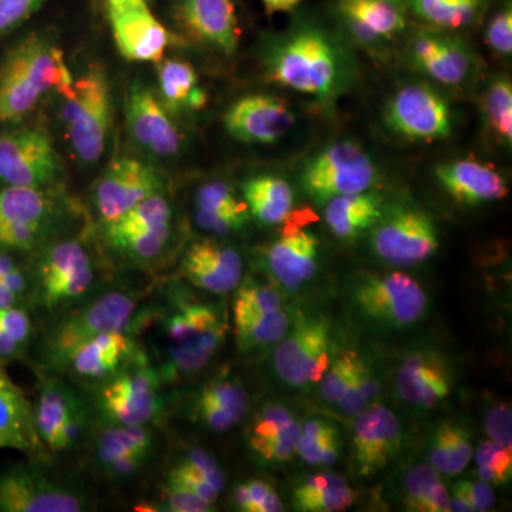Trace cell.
<instances>
[{
  "mask_svg": "<svg viewBox=\"0 0 512 512\" xmlns=\"http://www.w3.org/2000/svg\"><path fill=\"white\" fill-rule=\"evenodd\" d=\"M264 63L269 80L323 104L348 92L355 76L338 37L308 19L274 37L266 46Z\"/></svg>",
  "mask_w": 512,
  "mask_h": 512,
  "instance_id": "obj_1",
  "label": "cell"
},
{
  "mask_svg": "<svg viewBox=\"0 0 512 512\" xmlns=\"http://www.w3.org/2000/svg\"><path fill=\"white\" fill-rule=\"evenodd\" d=\"M167 305L158 309L160 348L156 367L164 383L197 375L214 359L227 336L224 309L171 289Z\"/></svg>",
  "mask_w": 512,
  "mask_h": 512,
  "instance_id": "obj_2",
  "label": "cell"
},
{
  "mask_svg": "<svg viewBox=\"0 0 512 512\" xmlns=\"http://www.w3.org/2000/svg\"><path fill=\"white\" fill-rule=\"evenodd\" d=\"M141 296L128 289H111L63 312L43 336L40 365L49 375L62 372L70 355L97 336L110 332H134L143 325Z\"/></svg>",
  "mask_w": 512,
  "mask_h": 512,
  "instance_id": "obj_3",
  "label": "cell"
},
{
  "mask_svg": "<svg viewBox=\"0 0 512 512\" xmlns=\"http://www.w3.org/2000/svg\"><path fill=\"white\" fill-rule=\"evenodd\" d=\"M73 80L59 47L39 36L23 40L0 64V124L22 120L47 93L62 94Z\"/></svg>",
  "mask_w": 512,
  "mask_h": 512,
  "instance_id": "obj_4",
  "label": "cell"
},
{
  "mask_svg": "<svg viewBox=\"0 0 512 512\" xmlns=\"http://www.w3.org/2000/svg\"><path fill=\"white\" fill-rule=\"evenodd\" d=\"M32 278V302L47 312H66L96 295L99 269L80 239H62L43 249Z\"/></svg>",
  "mask_w": 512,
  "mask_h": 512,
  "instance_id": "obj_5",
  "label": "cell"
},
{
  "mask_svg": "<svg viewBox=\"0 0 512 512\" xmlns=\"http://www.w3.org/2000/svg\"><path fill=\"white\" fill-rule=\"evenodd\" d=\"M163 386L156 365L138 348L119 372L94 386L100 423L150 426L163 413Z\"/></svg>",
  "mask_w": 512,
  "mask_h": 512,
  "instance_id": "obj_6",
  "label": "cell"
},
{
  "mask_svg": "<svg viewBox=\"0 0 512 512\" xmlns=\"http://www.w3.org/2000/svg\"><path fill=\"white\" fill-rule=\"evenodd\" d=\"M63 99L62 121L74 154L83 163H96L109 138L113 103L103 70L92 69L74 79Z\"/></svg>",
  "mask_w": 512,
  "mask_h": 512,
  "instance_id": "obj_7",
  "label": "cell"
},
{
  "mask_svg": "<svg viewBox=\"0 0 512 512\" xmlns=\"http://www.w3.org/2000/svg\"><path fill=\"white\" fill-rule=\"evenodd\" d=\"M377 180L379 173L372 158L353 141H339L323 148L301 173L303 190L318 204L372 190Z\"/></svg>",
  "mask_w": 512,
  "mask_h": 512,
  "instance_id": "obj_8",
  "label": "cell"
},
{
  "mask_svg": "<svg viewBox=\"0 0 512 512\" xmlns=\"http://www.w3.org/2000/svg\"><path fill=\"white\" fill-rule=\"evenodd\" d=\"M60 207L45 188L6 185L0 190V249L33 251L56 231Z\"/></svg>",
  "mask_w": 512,
  "mask_h": 512,
  "instance_id": "obj_9",
  "label": "cell"
},
{
  "mask_svg": "<svg viewBox=\"0 0 512 512\" xmlns=\"http://www.w3.org/2000/svg\"><path fill=\"white\" fill-rule=\"evenodd\" d=\"M352 296L367 319L392 328L419 322L427 308L426 292L416 279L404 272L360 276Z\"/></svg>",
  "mask_w": 512,
  "mask_h": 512,
  "instance_id": "obj_10",
  "label": "cell"
},
{
  "mask_svg": "<svg viewBox=\"0 0 512 512\" xmlns=\"http://www.w3.org/2000/svg\"><path fill=\"white\" fill-rule=\"evenodd\" d=\"M372 244L377 258L393 266L423 264L439 249V232L429 214L410 207L383 212L373 225Z\"/></svg>",
  "mask_w": 512,
  "mask_h": 512,
  "instance_id": "obj_11",
  "label": "cell"
},
{
  "mask_svg": "<svg viewBox=\"0 0 512 512\" xmlns=\"http://www.w3.org/2000/svg\"><path fill=\"white\" fill-rule=\"evenodd\" d=\"M60 175L62 161L46 131L20 128L0 134V183L45 188Z\"/></svg>",
  "mask_w": 512,
  "mask_h": 512,
  "instance_id": "obj_12",
  "label": "cell"
},
{
  "mask_svg": "<svg viewBox=\"0 0 512 512\" xmlns=\"http://www.w3.org/2000/svg\"><path fill=\"white\" fill-rule=\"evenodd\" d=\"M87 495L35 466H18L0 474V512H79Z\"/></svg>",
  "mask_w": 512,
  "mask_h": 512,
  "instance_id": "obj_13",
  "label": "cell"
},
{
  "mask_svg": "<svg viewBox=\"0 0 512 512\" xmlns=\"http://www.w3.org/2000/svg\"><path fill=\"white\" fill-rule=\"evenodd\" d=\"M384 121L400 137L424 143L444 140L453 130L447 101L423 83L400 87L384 109Z\"/></svg>",
  "mask_w": 512,
  "mask_h": 512,
  "instance_id": "obj_14",
  "label": "cell"
},
{
  "mask_svg": "<svg viewBox=\"0 0 512 512\" xmlns=\"http://www.w3.org/2000/svg\"><path fill=\"white\" fill-rule=\"evenodd\" d=\"M161 190L163 180L156 168L137 158H116L94 185V210L101 224H111Z\"/></svg>",
  "mask_w": 512,
  "mask_h": 512,
  "instance_id": "obj_15",
  "label": "cell"
},
{
  "mask_svg": "<svg viewBox=\"0 0 512 512\" xmlns=\"http://www.w3.org/2000/svg\"><path fill=\"white\" fill-rule=\"evenodd\" d=\"M111 32L128 62L160 63L175 37L153 15L147 0H106Z\"/></svg>",
  "mask_w": 512,
  "mask_h": 512,
  "instance_id": "obj_16",
  "label": "cell"
},
{
  "mask_svg": "<svg viewBox=\"0 0 512 512\" xmlns=\"http://www.w3.org/2000/svg\"><path fill=\"white\" fill-rule=\"evenodd\" d=\"M329 367V332L325 322L303 318L274 353V369L289 386L318 383Z\"/></svg>",
  "mask_w": 512,
  "mask_h": 512,
  "instance_id": "obj_17",
  "label": "cell"
},
{
  "mask_svg": "<svg viewBox=\"0 0 512 512\" xmlns=\"http://www.w3.org/2000/svg\"><path fill=\"white\" fill-rule=\"evenodd\" d=\"M127 128L131 138L154 157H173L183 144L180 128L163 101L143 84L131 87L126 101Z\"/></svg>",
  "mask_w": 512,
  "mask_h": 512,
  "instance_id": "obj_18",
  "label": "cell"
},
{
  "mask_svg": "<svg viewBox=\"0 0 512 512\" xmlns=\"http://www.w3.org/2000/svg\"><path fill=\"white\" fill-rule=\"evenodd\" d=\"M295 124L288 104L268 94L241 97L224 114L229 136L247 144H274L284 138Z\"/></svg>",
  "mask_w": 512,
  "mask_h": 512,
  "instance_id": "obj_19",
  "label": "cell"
},
{
  "mask_svg": "<svg viewBox=\"0 0 512 512\" xmlns=\"http://www.w3.org/2000/svg\"><path fill=\"white\" fill-rule=\"evenodd\" d=\"M410 62L434 82L458 86L473 72V56L466 43L448 30L427 28L412 37Z\"/></svg>",
  "mask_w": 512,
  "mask_h": 512,
  "instance_id": "obj_20",
  "label": "cell"
},
{
  "mask_svg": "<svg viewBox=\"0 0 512 512\" xmlns=\"http://www.w3.org/2000/svg\"><path fill=\"white\" fill-rule=\"evenodd\" d=\"M333 12L343 29L367 46L394 39L409 23L404 0H333Z\"/></svg>",
  "mask_w": 512,
  "mask_h": 512,
  "instance_id": "obj_21",
  "label": "cell"
},
{
  "mask_svg": "<svg viewBox=\"0 0 512 512\" xmlns=\"http://www.w3.org/2000/svg\"><path fill=\"white\" fill-rule=\"evenodd\" d=\"M402 450V427L392 410L373 404L357 416L353 429V457L357 470L370 476L382 470Z\"/></svg>",
  "mask_w": 512,
  "mask_h": 512,
  "instance_id": "obj_22",
  "label": "cell"
},
{
  "mask_svg": "<svg viewBox=\"0 0 512 512\" xmlns=\"http://www.w3.org/2000/svg\"><path fill=\"white\" fill-rule=\"evenodd\" d=\"M242 272L244 264L237 249L212 239L194 242L181 261L184 278L195 288L214 295L237 289Z\"/></svg>",
  "mask_w": 512,
  "mask_h": 512,
  "instance_id": "obj_23",
  "label": "cell"
},
{
  "mask_svg": "<svg viewBox=\"0 0 512 512\" xmlns=\"http://www.w3.org/2000/svg\"><path fill=\"white\" fill-rule=\"evenodd\" d=\"M177 19L188 35L231 55L238 49L241 28L234 0H180Z\"/></svg>",
  "mask_w": 512,
  "mask_h": 512,
  "instance_id": "obj_24",
  "label": "cell"
},
{
  "mask_svg": "<svg viewBox=\"0 0 512 512\" xmlns=\"http://www.w3.org/2000/svg\"><path fill=\"white\" fill-rule=\"evenodd\" d=\"M319 241L311 232L292 228L261 254L262 265L275 282L298 289L318 271Z\"/></svg>",
  "mask_w": 512,
  "mask_h": 512,
  "instance_id": "obj_25",
  "label": "cell"
},
{
  "mask_svg": "<svg viewBox=\"0 0 512 512\" xmlns=\"http://www.w3.org/2000/svg\"><path fill=\"white\" fill-rule=\"evenodd\" d=\"M137 349L133 332L103 333L74 350L62 372L97 386L119 372Z\"/></svg>",
  "mask_w": 512,
  "mask_h": 512,
  "instance_id": "obj_26",
  "label": "cell"
},
{
  "mask_svg": "<svg viewBox=\"0 0 512 512\" xmlns=\"http://www.w3.org/2000/svg\"><path fill=\"white\" fill-rule=\"evenodd\" d=\"M301 434L302 424L285 406L269 403L249 423L248 447L265 463H284L296 453Z\"/></svg>",
  "mask_w": 512,
  "mask_h": 512,
  "instance_id": "obj_27",
  "label": "cell"
},
{
  "mask_svg": "<svg viewBox=\"0 0 512 512\" xmlns=\"http://www.w3.org/2000/svg\"><path fill=\"white\" fill-rule=\"evenodd\" d=\"M397 392L404 402L433 407L450 394V370L443 357L431 350H416L404 357L396 377Z\"/></svg>",
  "mask_w": 512,
  "mask_h": 512,
  "instance_id": "obj_28",
  "label": "cell"
},
{
  "mask_svg": "<svg viewBox=\"0 0 512 512\" xmlns=\"http://www.w3.org/2000/svg\"><path fill=\"white\" fill-rule=\"evenodd\" d=\"M434 175L458 204L480 205L501 200L508 194L507 183L497 170L471 158L437 165Z\"/></svg>",
  "mask_w": 512,
  "mask_h": 512,
  "instance_id": "obj_29",
  "label": "cell"
},
{
  "mask_svg": "<svg viewBox=\"0 0 512 512\" xmlns=\"http://www.w3.org/2000/svg\"><path fill=\"white\" fill-rule=\"evenodd\" d=\"M251 400L238 380L217 377L205 383L192 402V419L208 430L224 433L244 421Z\"/></svg>",
  "mask_w": 512,
  "mask_h": 512,
  "instance_id": "obj_30",
  "label": "cell"
},
{
  "mask_svg": "<svg viewBox=\"0 0 512 512\" xmlns=\"http://www.w3.org/2000/svg\"><path fill=\"white\" fill-rule=\"evenodd\" d=\"M0 450L36 454L43 450L35 412L25 392L10 379L0 363Z\"/></svg>",
  "mask_w": 512,
  "mask_h": 512,
  "instance_id": "obj_31",
  "label": "cell"
},
{
  "mask_svg": "<svg viewBox=\"0 0 512 512\" xmlns=\"http://www.w3.org/2000/svg\"><path fill=\"white\" fill-rule=\"evenodd\" d=\"M89 410L72 384L64 382L60 377H47L40 387L36 406H33L37 436L43 448L56 453L64 423Z\"/></svg>",
  "mask_w": 512,
  "mask_h": 512,
  "instance_id": "obj_32",
  "label": "cell"
},
{
  "mask_svg": "<svg viewBox=\"0 0 512 512\" xmlns=\"http://www.w3.org/2000/svg\"><path fill=\"white\" fill-rule=\"evenodd\" d=\"M249 211L234 190L224 181L202 185L195 195V224L218 237L241 231L247 225Z\"/></svg>",
  "mask_w": 512,
  "mask_h": 512,
  "instance_id": "obj_33",
  "label": "cell"
},
{
  "mask_svg": "<svg viewBox=\"0 0 512 512\" xmlns=\"http://www.w3.org/2000/svg\"><path fill=\"white\" fill-rule=\"evenodd\" d=\"M383 198L369 190L326 202L325 220L338 238L353 239L372 228L383 215Z\"/></svg>",
  "mask_w": 512,
  "mask_h": 512,
  "instance_id": "obj_34",
  "label": "cell"
},
{
  "mask_svg": "<svg viewBox=\"0 0 512 512\" xmlns=\"http://www.w3.org/2000/svg\"><path fill=\"white\" fill-rule=\"evenodd\" d=\"M245 205L259 224L271 227L284 222L293 208L291 185L275 175H256L242 183Z\"/></svg>",
  "mask_w": 512,
  "mask_h": 512,
  "instance_id": "obj_35",
  "label": "cell"
},
{
  "mask_svg": "<svg viewBox=\"0 0 512 512\" xmlns=\"http://www.w3.org/2000/svg\"><path fill=\"white\" fill-rule=\"evenodd\" d=\"M156 436L150 426H123V424L100 423L94 437V463L100 468L128 456L151 457Z\"/></svg>",
  "mask_w": 512,
  "mask_h": 512,
  "instance_id": "obj_36",
  "label": "cell"
},
{
  "mask_svg": "<svg viewBox=\"0 0 512 512\" xmlns=\"http://www.w3.org/2000/svg\"><path fill=\"white\" fill-rule=\"evenodd\" d=\"M160 99L170 113L200 110L207 104V93L198 84V74L184 60H161L158 64Z\"/></svg>",
  "mask_w": 512,
  "mask_h": 512,
  "instance_id": "obj_37",
  "label": "cell"
},
{
  "mask_svg": "<svg viewBox=\"0 0 512 512\" xmlns=\"http://www.w3.org/2000/svg\"><path fill=\"white\" fill-rule=\"evenodd\" d=\"M356 493L345 478L319 473L306 478L293 491L296 510L305 512H339L355 503Z\"/></svg>",
  "mask_w": 512,
  "mask_h": 512,
  "instance_id": "obj_38",
  "label": "cell"
},
{
  "mask_svg": "<svg viewBox=\"0 0 512 512\" xmlns=\"http://www.w3.org/2000/svg\"><path fill=\"white\" fill-rule=\"evenodd\" d=\"M487 0H404L409 13L430 28L464 29L476 22Z\"/></svg>",
  "mask_w": 512,
  "mask_h": 512,
  "instance_id": "obj_39",
  "label": "cell"
},
{
  "mask_svg": "<svg viewBox=\"0 0 512 512\" xmlns=\"http://www.w3.org/2000/svg\"><path fill=\"white\" fill-rule=\"evenodd\" d=\"M429 458L437 471L450 476L460 474L473 458L470 434L464 427L450 421L440 423L430 437Z\"/></svg>",
  "mask_w": 512,
  "mask_h": 512,
  "instance_id": "obj_40",
  "label": "cell"
},
{
  "mask_svg": "<svg viewBox=\"0 0 512 512\" xmlns=\"http://www.w3.org/2000/svg\"><path fill=\"white\" fill-rule=\"evenodd\" d=\"M235 335L242 352L265 348L285 338L288 315L282 309L272 312L234 311Z\"/></svg>",
  "mask_w": 512,
  "mask_h": 512,
  "instance_id": "obj_41",
  "label": "cell"
},
{
  "mask_svg": "<svg viewBox=\"0 0 512 512\" xmlns=\"http://www.w3.org/2000/svg\"><path fill=\"white\" fill-rule=\"evenodd\" d=\"M451 497L439 471L433 466L420 464L412 468L404 478V505L410 511L448 512Z\"/></svg>",
  "mask_w": 512,
  "mask_h": 512,
  "instance_id": "obj_42",
  "label": "cell"
},
{
  "mask_svg": "<svg viewBox=\"0 0 512 512\" xmlns=\"http://www.w3.org/2000/svg\"><path fill=\"white\" fill-rule=\"evenodd\" d=\"M171 239H173V225L170 222V224L144 229L134 234L106 238V242L114 252L124 256L128 261L148 265L153 264L165 254Z\"/></svg>",
  "mask_w": 512,
  "mask_h": 512,
  "instance_id": "obj_43",
  "label": "cell"
},
{
  "mask_svg": "<svg viewBox=\"0 0 512 512\" xmlns=\"http://www.w3.org/2000/svg\"><path fill=\"white\" fill-rule=\"evenodd\" d=\"M171 221H173V208L160 192L131 208L119 220L104 225V237L114 238L134 234L144 229L170 224Z\"/></svg>",
  "mask_w": 512,
  "mask_h": 512,
  "instance_id": "obj_44",
  "label": "cell"
},
{
  "mask_svg": "<svg viewBox=\"0 0 512 512\" xmlns=\"http://www.w3.org/2000/svg\"><path fill=\"white\" fill-rule=\"evenodd\" d=\"M296 453L309 466H332L339 457L338 431L325 421H308L302 427Z\"/></svg>",
  "mask_w": 512,
  "mask_h": 512,
  "instance_id": "obj_45",
  "label": "cell"
},
{
  "mask_svg": "<svg viewBox=\"0 0 512 512\" xmlns=\"http://www.w3.org/2000/svg\"><path fill=\"white\" fill-rule=\"evenodd\" d=\"M484 116L488 126L505 144L512 143V84L508 77H495L484 94Z\"/></svg>",
  "mask_w": 512,
  "mask_h": 512,
  "instance_id": "obj_46",
  "label": "cell"
},
{
  "mask_svg": "<svg viewBox=\"0 0 512 512\" xmlns=\"http://www.w3.org/2000/svg\"><path fill=\"white\" fill-rule=\"evenodd\" d=\"M32 302V278L23 266L0 249V308Z\"/></svg>",
  "mask_w": 512,
  "mask_h": 512,
  "instance_id": "obj_47",
  "label": "cell"
},
{
  "mask_svg": "<svg viewBox=\"0 0 512 512\" xmlns=\"http://www.w3.org/2000/svg\"><path fill=\"white\" fill-rule=\"evenodd\" d=\"M478 476L485 483L505 485L512 476V451L494 440H485L477 448Z\"/></svg>",
  "mask_w": 512,
  "mask_h": 512,
  "instance_id": "obj_48",
  "label": "cell"
},
{
  "mask_svg": "<svg viewBox=\"0 0 512 512\" xmlns=\"http://www.w3.org/2000/svg\"><path fill=\"white\" fill-rule=\"evenodd\" d=\"M379 383L366 363L357 356L355 372H353L352 382H350L345 396L339 402L340 409L348 416H359L365 412L369 403L376 400L379 396Z\"/></svg>",
  "mask_w": 512,
  "mask_h": 512,
  "instance_id": "obj_49",
  "label": "cell"
},
{
  "mask_svg": "<svg viewBox=\"0 0 512 512\" xmlns=\"http://www.w3.org/2000/svg\"><path fill=\"white\" fill-rule=\"evenodd\" d=\"M171 467L185 471L191 476L202 478V480L212 485L218 493H221L225 484H227V477H225L224 470H222L218 461L202 448L185 450L184 453L175 458Z\"/></svg>",
  "mask_w": 512,
  "mask_h": 512,
  "instance_id": "obj_50",
  "label": "cell"
},
{
  "mask_svg": "<svg viewBox=\"0 0 512 512\" xmlns=\"http://www.w3.org/2000/svg\"><path fill=\"white\" fill-rule=\"evenodd\" d=\"M237 288L234 311L272 312L282 309L281 295L264 282L247 278L244 282H239Z\"/></svg>",
  "mask_w": 512,
  "mask_h": 512,
  "instance_id": "obj_51",
  "label": "cell"
},
{
  "mask_svg": "<svg viewBox=\"0 0 512 512\" xmlns=\"http://www.w3.org/2000/svg\"><path fill=\"white\" fill-rule=\"evenodd\" d=\"M234 503L238 510L245 512L284 511V504L279 500L274 487L262 480L239 484L234 491Z\"/></svg>",
  "mask_w": 512,
  "mask_h": 512,
  "instance_id": "obj_52",
  "label": "cell"
},
{
  "mask_svg": "<svg viewBox=\"0 0 512 512\" xmlns=\"http://www.w3.org/2000/svg\"><path fill=\"white\" fill-rule=\"evenodd\" d=\"M211 504L205 503L197 495L175 487V485L163 484V491L158 495L156 504L141 505L140 511H167V512H208Z\"/></svg>",
  "mask_w": 512,
  "mask_h": 512,
  "instance_id": "obj_53",
  "label": "cell"
},
{
  "mask_svg": "<svg viewBox=\"0 0 512 512\" xmlns=\"http://www.w3.org/2000/svg\"><path fill=\"white\" fill-rule=\"evenodd\" d=\"M357 356L355 353H343L342 356L328 367L322 382V396L326 402L339 404L342 397L345 396L350 382H352L353 372H355Z\"/></svg>",
  "mask_w": 512,
  "mask_h": 512,
  "instance_id": "obj_54",
  "label": "cell"
},
{
  "mask_svg": "<svg viewBox=\"0 0 512 512\" xmlns=\"http://www.w3.org/2000/svg\"><path fill=\"white\" fill-rule=\"evenodd\" d=\"M485 42L500 55L511 56L512 6L510 0L504 2V5L491 16L485 29Z\"/></svg>",
  "mask_w": 512,
  "mask_h": 512,
  "instance_id": "obj_55",
  "label": "cell"
},
{
  "mask_svg": "<svg viewBox=\"0 0 512 512\" xmlns=\"http://www.w3.org/2000/svg\"><path fill=\"white\" fill-rule=\"evenodd\" d=\"M0 332H5L20 345L28 348L32 339L33 325L25 306L0 308Z\"/></svg>",
  "mask_w": 512,
  "mask_h": 512,
  "instance_id": "obj_56",
  "label": "cell"
},
{
  "mask_svg": "<svg viewBox=\"0 0 512 512\" xmlns=\"http://www.w3.org/2000/svg\"><path fill=\"white\" fill-rule=\"evenodd\" d=\"M454 497L466 503L470 511H488L495 504L493 488L485 481H460L454 487Z\"/></svg>",
  "mask_w": 512,
  "mask_h": 512,
  "instance_id": "obj_57",
  "label": "cell"
},
{
  "mask_svg": "<svg viewBox=\"0 0 512 512\" xmlns=\"http://www.w3.org/2000/svg\"><path fill=\"white\" fill-rule=\"evenodd\" d=\"M46 0H0V36L18 28L40 9Z\"/></svg>",
  "mask_w": 512,
  "mask_h": 512,
  "instance_id": "obj_58",
  "label": "cell"
},
{
  "mask_svg": "<svg viewBox=\"0 0 512 512\" xmlns=\"http://www.w3.org/2000/svg\"><path fill=\"white\" fill-rule=\"evenodd\" d=\"M164 483L184 488V490L190 491V493L197 495L205 503L211 505L217 503L218 497H220V493L212 485L208 484L207 481L191 476V474L178 470V468H168Z\"/></svg>",
  "mask_w": 512,
  "mask_h": 512,
  "instance_id": "obj_59",
  "label": "cell"
},
{
  "mask_svg": "<svg viewBox=\"0 0 512 512\" xmlns=\"http://www.w3.org/2000/svg\"><path fill=\"white\" fill-rule=\"evenodd\" d=\"M512 417L511 407L508 404H495L485 417V430L491 440L511 448L512 444Z\"/></svg>",
  "mask_w": 512,
  "mask_h": 512,
  "instance_id": "obj_60",
  "label": "cell"
},
{
  "mask_svg": "<svg viewBox=\"0 0 512 512\" xmlns=\"http://www.w3.org/2000/svg\"><path fill=\"white\" fill-rule=\"evenodd\" d=\"M150 457L146 456H128L114 461L104 468H101V473L110 480H130L136 477L143 471Z\"/></svg>",
  "mask_w": 512,
  "mask_h": 512,
  "instance_id": "obj_61",
  "label": "cell"
},
{
  "mask_svg": "<svg viewBox=\"0 0 512 512\" xmlns=\"http://www.w3.org/2000/svg\"><path fill=\"white\" fill-rule=\"evenodd\" d=\"M25 350V346L20 345L5 332H0V363L6 362V360L19 359L23 356Z\"/></svg>",
  "mask_w": 512,
  "mask_h": 512,
  "instance_id": "obj_62",
  "label": "cell"
},
{
  "mask_svg": "<svg viewBox=\"0 0 512 512\" xmlns=\"http://www.w3.org/2000/svg\"><path fill=\"white\" fill-rule=\"evenodd\" d=\"M262 5L269 15H274L278 12H292L298 8L303 0H261Z\"/></svg>",
  "mask_w": 512,
  "mask_h": 512,
  "instance_id": "obj_63",
  "label": "cell"
}]
</instances>
